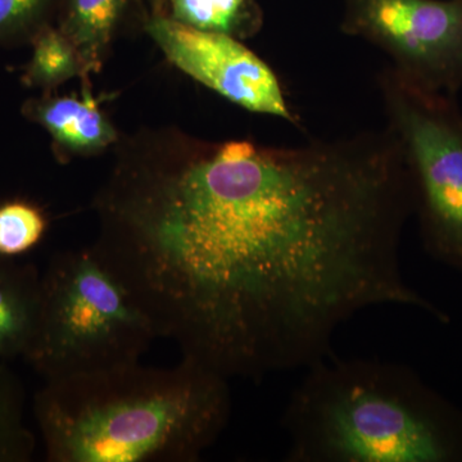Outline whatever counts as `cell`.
I'll use <instances>...</instances> for the list:
<instances>
[{"mask_svg":"<svg viewBox=\"0 0 462 462\" xmlns=\"http://www.w3.org/2000/svg\"><path fill=\"white\" fill-rule=\"evenodd\" d=\"M62 0H0V48L30 44L58 16Z\"/></svg>","mask_w":462,"mask_h":462,"instance_id":"15","label":"cell"},{"mask_svg":"<svg viewBox=\"0 0 462 462\" xmlns=\"http://www.w3.org/2000/svg\"><path fill=\"white\" fill-rule=\"evenodd\" d=\"M42 273L30 263L0 257V360L26 357L38 327Z\"/></svg>","mask_w":462,"mask_h":462,"instance_id":"9","label":"cell"},{"mask_svg":"<svg viewBox=\"0 0 462 462\" xmlns=\"http://www.w3.org/2000/svg\"><path fill=\"white\" fill-rule=\"evenodd\" d=\"M136 0H62L57 27L74 44L84 83L98 74L127 12Z\"/></svg>","mask_w":462,"mask_h":462,"instance_id":"10","label":"cell"},{"mask_svg":"<svg viewBox=\"0 0 462 462\" xmlns=\"http://www.w3.org/2000/svg\"><path fill=\"white\" fill-rule=\"evenodd\" d=\"M145 32L167 60L234 105L296 123L275 72L238 38L149 14Z\"/></svg>","mask_w":462,"mask_h":462,"instance_id":"7","label":"cell"},{"mask_svg":"<svg viewBox=\"0 0 462 462\" xmlns=\"http://www.w3.org/2000/svg\"><path fill=\"white\" fill-rule=\"evenodd\" d=\"M282 427L288 462H462V410L387 361L330 355L307 367Z\"/></svg>","mask_w":462,"mask_h":462,"instance_id":"3","label":"cell"},{"mask_svg":"<svg viewBox=\"0 0 462 462\" xmlns=\"http://www.w3.org/2000/svg\"><path fill=\"white\" fill-rule=\"evenodd\" d=\"M412 214L388 129L296 147L175 134L124 173L103 251L182 358L256 380L333 355L340 325L372 307L447 321L401 270Z\"/></svg>","mask_w":462,"mask_h":462,"instance_id":"1","label":"cell"},{"mask_svg":"<svg viewBox=\"0 0 462 462\" xmlns=\"http://www.w3.org/2000/svg\"><path fill=\"white\" fill-rule=\"evenodd\" d=\"M388 129L402 149L424 247L462 269V112L392 67L378 75Z\"/></svg>","mask_w":462,"mask_h":462,"instance_id":"5","label":"cell"},{"mask_svg":"<svg viewBox=\"0 0 462 462\" xmlns=\"http://www.w3.org/2000/svg\"><path fill=\"white\" fill-rule=\"evenodd\" d=\"M152 2H153V0H148L149 5H151Z\"/></svg>","mask_w":462,"mask_h":462,"instance_id":"16","label":"cell"},{"mask_svg":"<svg viewBox=\"0 0 462 462\" xmlns=\"http://www.w3.org/2000/svg\"><path fill=\"white\" fill-rule=\"evenodd\" d=\"M152 14L196 29L245 38L261 25L254 0H153Z\"/></svg>","mask_w":462,"mask_h":462,"instance_id":"11","label":"cell"},{"mask_svg":"<svg viewBox=\"0 0 462 462\" xmlns=\"http://www.w3.org/2000/svg\"><path fill=\"white\" fill-rule=\"evenodd\" d=\"M21 114L50 134L60 158L96 156L118 139L114 125L91 93L89 83H84L81 98L51 93L29 98L23 102Z\"/></svg>","mask_w":462,"mask_h":462,"instance_id":"8","label":"cell"},{"mask_svg":"<svg viewBox=\"0 0 462 462\" xmlns=\"http://www.w3.org/2000/svg\"><path fill=\"white\" fill-rule=\"evenodd\" d=\"M32 409L50 462H196L226 430L231 393L182 358L45 380Z\"/></svg>","mask_w":462,"mask_h":462,"instance_id":"2","label":"cell"},{"mask_svg":"<svg viewBox=\"0 0 462 462\" xmlns=\"http://www.w3.org/2000/svg\"><path fill=\"white\" fill-rule=\"evenodd\" d=\"M32 60L21 81L27 88L51 93L76 76L83 79L80 57L69 38L57 26L47 25L33 35Z\"/></svg>","mask_w":462,"mask_h":462,"instance_id":"12","label":"cell"},{"mask_svg":"<svg viewBox=\"0 0 462 462\" xmlns=\"http://www.w3.org/2000/svg\"><path fill=\"white\" fill-rule=\"evenodd\" d=\"M342 29L375 45L424 89H462V0H345Z\"/></svg>","mask_w":462,"mask_h":462,"instance_id":"6","label":"cell"},{"mask_svg":"<svg viewBox=\"0 0 462 462\" xmlns=\"http://www.w3.org/2000/svg\"><path fill=\"white\" fill-rule=\"evenodd\" d=\"M156 338L151 319L91 245L54 254L42 273L25 360L44 382L69 378L141 363Z\"/></svg>","mask_w":462,"mask_h":462,"instance_id":"4","label":"cell"},{"mask_svg":"<svg viewBox=\"0 0 462 462\" xmlns=\"http://www.w3.org/2000/svg\"><path fill=\"white\" fill-rule=\"evenodd\" d=\"M26 393L17 374L0 360V462H29L35 434L25 421Z\"/></svg>","mask_w":462,"mask_h":462,"instance_id":"13","label":"cell"},{"mask_svg":"<svg viewBox=\"0 0 462 462\" xmlns=\"http://www.w3.org/2000/svg\"><path fill=\"white\" fill-rule=\"evenodd\" d=\"M50 220L41 206L25 199L0 202V257L18 258L41 245Z\"/></svg>","mask_w":462,"mask_h":462,"instance_id":"14","label":"cell"}]
</instances>
